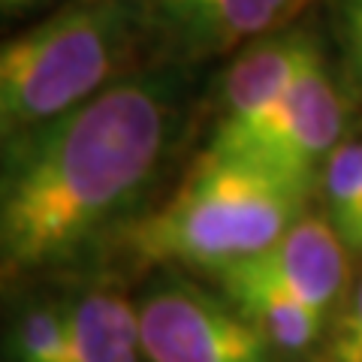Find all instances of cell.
I'll return each instance as SVG.
<instances>
[{
  "mask_svg": "<svg viewBox=\"0 0 362 362\" xmlns=\"http://www.w3.org/2000/svg\"><path fill=\"white\" fill-rule=\"evenodd\" d=\"M173 82L124 76L85 106L4 142L0 269L4 281L61 269L133 221L166 157Z\"/></svg>",
  "mask_w": 362,
  "mask_h": 362,
  "instance_id": "obj_1",
  "label": "cell"
},
{
  "mask_svg": "<svg viewBox=\"0 0 362 362\" xmlns=\"http://www.w3.org/2000/svg\"><path fill=\"white\" fill-rule=\"evenodd\" d=\"M305 206L308 197L272 169L209 145L160 206L124 226L121 245L139 266L214 278L269 251Z\"/></svg>",
  "mask_w": 362,
  "mask_h": 362,
  "instance_id": "obj_2",
  "label": "cell"
},
{
  "mask_svg": "<svg viewBox=\"0 0 362 362\" xmlns=\"http://www.w3.org/2000/svg\"><path fill=\"white\" fill-rule=\"evenodd\" d=\"M145 21L139 0H76L4 42L0 136L4 142L64 118L118 82Z\"/></svg>",
  "mask_w": 362,
  "mask_h": 362,
  "instance_id": "obj_3",
  "label": "cell"
},
{
  "mask_svg": "<svg viewBox=\"0 0 362 362\" xmlns=\"http://www.w3.org/2000/svg\"><path fill=\"white\" fill-rule=\"evenodd\" d=\"M145 362H287L218 287L166 269L139 296Z\"/></svg>",
  "mask_w": 362,
  "mask_h": 362,
  "instance_id": "obj_4",
  "label": "cell"
},
{
  "mask_svg": "<svg viewBox=\"0 0 362 362\" xmlns=\"http://www.w3.org/2000/svg\"><path fill=\"white\" fill-rule=\"evenodd\" d=\"M344 124V90L326 61H320L263 121L233 136H211L209 145L272 169L305 197H311V190L320 185L326 160L347 139Z\"/></svg>",
  "mask_w": 362,
  "mask_h": 362,
  "instance_id": "obj_5",
  "label": "cell"
},
{
  "mask_svg": "<svg viewBox=\"0 0 362 362\" xmlns=\"http://www.w3.org/2000/svg\"><path fill=\"white\" fill-rule=\"evenodd\" d=\"M314 0H148L145 21L178 61H209L290 30Z\"/></svg>",
  "mask_w": 362,
  "mask_h": 362,
  "instance_id": "obj_6",
  "label": "cell"
},
{
  "mask_svg": "<svg viewBox=\"0 0 362 362\" xmlns=\"http://www.w3.org/2000/svg\"><path fill=\"white\" fill-rule=\"evenodd\" d=\"M320 61V42L299 28L245 45L218 82V127L211 136H233L254 127Z\"/></svg>",
  "mask_w": 362,
  "mask_h": 362,
  "instance_id": "obj_7",
  "label": "cell"
},
{
  "mask_svg": "<svg viewBox=\"0 0 362 362\" xmlns=\"http://www.w3.org/2000/svg\"><path fill=\"white\" fill-rule=\"evenodd\" d=\"M350 257L354 254L347 251L335 226L323 214L305 211L269 251L247 259V266L323 317H332L354 287Z\"/></svg>",
  "mask_w": 362,
  "mask_h": 362,
  "instance_id": "obj_8",
  "label": "cell"
},
{
  "mask_svg": "<svg viewBox=\"0 0 362 362\" xmlns=\"http://www.w3.org/2000/svg\"><path fill=\"white\" fill-rule=\"evenodd\" d=\"M211 284L230 302L239 305L247 320L278 347V354L287 362L314 359L317 347L323 344L329 317L314 311L311 305H305L247 263L223 269L221 275L211 278Z\"/></svg>",
  "mask_w": 362,
  "mask_h": 362,
  "instance_id": "obj_9",
  "label": "cell"
},
{
  "mask_svg": "<svg viewBox=\"0 0 362 362\" xmlns=\"http://www.w3.org/2000/svg\"><path fill=\"white\" fill-rule=\"evenodd\" d=\"M70 362H145L139 305L118 287L97 284L66 296Z\"/></svg>",
  "mask_w": 362,
  "mask_h": 362,
  "instance_id": "obj_10",
  "label": "cell"
},
{
  "mask_svg": "<svg viewBox=\"0 0 362 362\" xmlns=\"http://www.w3.org/2000/svg\"><path fill=\"white\" fill-rule=\"evenodd\" d=\"M6 362H70L66 299L33 296L18 305L6 326Z\"/></svg>",
  "mask_w": 362,
  "mask_h": 362,
  "instance_id": "obj_11",
  "label": "cell"
},
{
  "mask_svg": "<svg viewBox=\"0 0 362 362\" xmlns=\"http://www.w3.org/2000/svg\"><path fill=\"white\" fill-rule=\"evenodd\" d=\"M323 187V218L335 226L347 245L356 235L362 218V136H347V139L332 151L320 175Z\"/></svg>",
  "mask_w": 362,
  "mask_h": 362,
  "instance_id": "obj_12",
  "label": "cell"
},
{
  "mask_svg": "<svg viewBox=\"0 0 362 362\" xmlns=\"http://www.w3.org/2000/svg\"><path fill=\"white\" fill-rule=\"evenodd\" d=\"M311 362H362V272L329 317L323 344L317 347Z\"/></svg>",
  "mask_w": 362,
  "mask_h": 362,
  "instance_id": "obj_13",
  "label": "cell"
},
{
  "mask_svg": "<svg viewBox=\"0 0 362 362\" xmlns=\"http://www.w3.org/2000/svg\"><path fill=\"white\" fill-rule=\"evenodd\" d=\"M338 37L350 70L362 85V0H338Z\"/></svg>",
  "mask_w": 362,
  "mask_h": 362,
  "instance_id": "obj_14",
  "label": "cell"
},
{
  "mask_svg": "<svg viewBox=\"0 0 362 362\" xmlns=\"http://www.w3.org/2000/svg\"><path fill=\"white\" fill-rule=\"evenodd\" d=\"M45 4H52V0H0V9H4L6 18H13V16H21V13H28V9H37Z\"/></svg>",
  "mask_w": 362,
  "mask_h": 362,
  "instance_id": "obj_15",
  "label": "cell"
},
{
  "mask_svg": "<svg viewBox=\"0 0 362 362\" xmlns=\"http://www.w3.org/2000/svg\"><path fill=\"white\" fill-rule=\"evenodd\" d=\"M350 254H354V257H362V218H359V226H356L354 242H350Z\"/></svg>",
  "mask_w": 362,
  "mask_h": 362,
  "instance_id": "obj_16",
  "label": "cell"
}]
</instances>
